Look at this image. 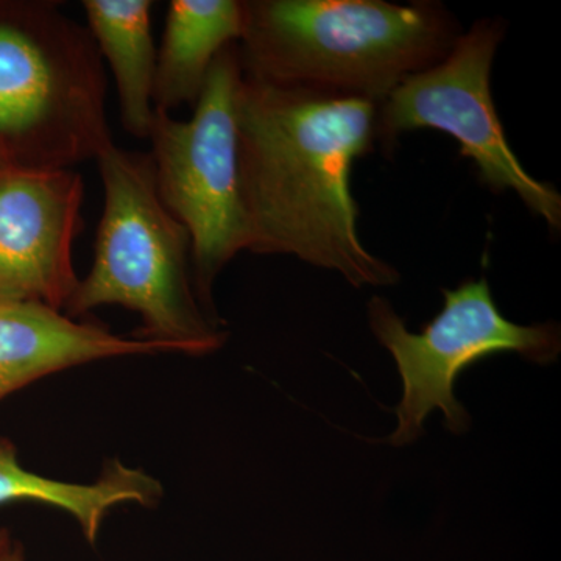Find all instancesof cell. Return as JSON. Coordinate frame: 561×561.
I'll return each mask as SVG.
<instances>
[{"label":"cell","instance_id":"cell-1","mask_svg":"<svg viewBox=\"0 0 561 561\" xmlns=\"http://www.w3.org/2000/svg\"><path fill=\"white\" fill-rule=\"evenodd\" d=\"M378 103L239 83V180L249 251L287 254L354 287L393 286L400 273L359 236L351 169L376 144Z\"/></svg>","mask_w":561,"mask_h":561},{"label":"cell","instance_id":"cell-2","mask_svg":"<svg viewBox=\"0 0 561 561\" xmlns=\"http://www.w3.org/2000/svg\"><path fill=\"white\" fill-rule=\"evenodd\" d=\"M243 73L278 87L381 103L442 60L460 36L435 2L247 0Z\"/></svg>","mask_w":561,"mask_h":561},{"label":"cell","instance_id":"cell-3","mask_svg":"<svg viewBox=\"0 0 561 561\" xmlns=\"http://www.w3.org/2000/svg\"><path fill=\"white\" fill-rule=\"evenodd\" d=\"M95 161L103 213L94 262L79 280L66 316L77 319L101 306H121L142 321L133 337L187 356L220 350L228 331L198 300L191 236L162 203L150 154L111 144Z\"/></svg>","mask_w":561,"mask_h":561},{"label":"cell","instance_id":"cell-4","mask_svg":"<svg viewBox=\"0 0 561 561\" xmlns=\"http://www.w3.org/2000/svg\"><path fill=\"white\" fill-rule=\"evenodd\" d=\"M61 2H0V172L66 171L113 142L106 73Z\"/></svg>","mask_w":561,"mask_h":561},{"label":"cell","instance_id":"cell-5","mask_svg":"<svg viewBox=\"0 0 561 561\" xmlns=\"http://www.w3.org/2000/svg\"><path fill=\"white\" fill-rule=\"evenodd\" d=\"M238 43L217 55L190 121L154 108L149 139L158 194L191 236L192 278L203 308L217 317L213 287L236 254L249 251L239 180Z\"/></svg>","mask_w":561,"mask_h":561},{"label":"cell","instance_id":"cell-6","mask_svg":"<svg viewBox=\"0 0 561 561\" xmlns=\"http://www.w3.org/2000/svg\"><path fill=\"white\" fill-rule=\"evenodd\" d=\"M445 305L437 316L412 332L386 298L368 301V324L379 343L390 351L401 376L402 397L394 409L398 426L393 446L419 440L424 421L440 411L446 430L465 434L470 413L456 398L461 373L494 354L515 353L538 365H549L561 353L560 327L513 323L502 316L485 278L467 279L456 289L443 290Z\"/></svg>","mask_w":561,"mask_h":561},{"label":"cell","instance_id":"cell-7","mask_svg":"<svg viewBox=\"0 0 561 561\" xmlns=\"http://www.w3.org/2000/svg\"><path fill=\"white\" fill-rule=\"evenodd\" d=\"M504 36L501 20L478 21L440 61L401 81L379 103L376 142L393 150L404 133H446L460 144L461 157L474 161L483 184L494 192H515L551 230L560 231L559 191L524 169L494 106L491 66Z\"/></svg>","mask_w":561,"mask_h":561},{"label":"cell","instance_id":"cell-8","mask_svg":"<svg viewBox=\"0 0 561 561\" xmlns=\"http://www.w3.org/2000/svg\"><path fill=\"white\" fill-rule=\"evenodd\" d=\"M83 195L73 169L0 172V297L65 312L80 280L72 245Z\"/></svg>","mask_w":561,"mask_h":561},{"label":"cell","instance_id":"cell-9","mask_svg":"<svg viewBox=\"0 0 561 561\" xmlns=\"http://www.w3.org/2000/svg\"><path fill=\"white\" fill-rule=\"evenodd\" d=\"M169 353L161 343L114 334L101 323L72 319L41 302L0 297V401L46 376L91 362Z\"/></svg>","mask_w":561,"mask_h":561},{"label":"cell","instance_id":"cell-10","mask_svg":"<svg viewBox=\"0 0 561 561\" xmlns=\"http://www.w3.org/2000/svg\"><path fill=\"white\" fill-rule=\"evenodd\" d=\"M242 31L239 0H172L157 54L154 108L194 106L217 55L239 43Z\"/></svg>","mask_w":561,"mask_h":561},{"label":"cell","instance_id":"cell-11","mask_svg":"<svg viewBox=\"0 0 561 561\" xmlns=\"http://www.w3.org/2000/svg\"><path fill=\"white\" fill-rule=\"evenodd\" d=\"M162 497L164 489L160 481L117 459L106 461L98 481L91 483L44 478L22 467L14 443L0 437V505L39 502L60 508L76 519L90 545L98 541L106 516L117 505L131 502L153 508Z\"/></svg>","mask_w":561,"mask_h":561},{"label":"cell","instance_id":"cell-12","mask_svg":"<svg viewBox=\"0 0 561 561\" xmlns=\"http://www.w3.org/2000/svg\"><path fill=\"white\" fill-rule=\"evenodd\" d=\"M88 31L108 61L119 94L122 125L149 138L153 119L157 47L151 35V0H84Z\"/></svg>","mask_w":561,"mask_h":561},{"label":"cell","instance_id":"cell-13","mask_svg":"<svg viewBox=\"0 0 561 561\" xmlns=\"http://www.w3.org/2000/svg\"><path fill=\"white\" fill-rule=\"evenodd\" d=\"M0 561H27L21 546L13 545V541L0 552Z\"/></svg>","mask_w":561,"mask_h":561},{"label":"cell","instance_id":"cell-14","mask_svg":"<svg viewBox=\"0 0 561 561\" xmlns=\"http://www.w3.org/2000/svg\"><path fill=\"white\" fill-rule=\"evenodd\" d=\"M11 542L10 534L3 527H0V552Z\"/></svg>","mask_w":561,"mask_h":561}]
</instances>
